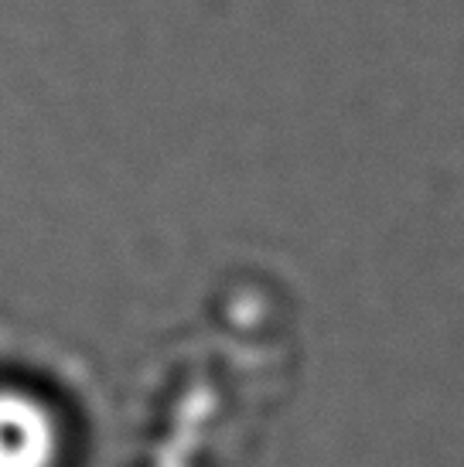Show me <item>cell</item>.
Segmentation results:
<instances>
[{
  "mask_svg": "<svg viewBox=\"0 0 464 467\" xmlns=\"http://www.w3.org/2000/svg\"><path fill=\"white\" fill-rule=\"evenodd\" d=\"M62 433L52 410L31 392L0 386V467H55Z\"/></svg>",
  "mask_w": 464,
  "mask_h": 467,
  "instance_id": "1",
  "label": "cell"
}]
</instances>
